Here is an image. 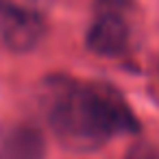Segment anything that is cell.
Returning <instances> with one entry per match:
<instances>
[{"label": "cell", "mask_w": 159, "mask_h": 159, "mask_svg": "<svg viewBox=\"0 0 159 159\" xmlns=\"http://www.w3.org/2000/svg\"><path fill=\"white\" fill-rule=\"evenodd\" d=\"M44 16L20 0H0V48L26 55L33 52L46 37Z\"/></svg>", "instance_id": "3957f363"}, {"label": "cell", "mask_w": 159, "mask_h": 159, "mask_svg": "<svg viewBox=\"0 0 159 159\" xmlns=\"http://www.w3.org/2000/svg\"><path fill=\"white\" fill-rule=\"evenodd\" d=\"M137 31H139L137 0H96L85 33V46L96 57L120 59L133 50Z\"/></svg>", "instance_id": "7a4b0ae2"}, {"label": "cell", "mask_w": 159, "mask_h": 159, "mask_svg": "<svg viewBox=\"0 0 159 159\" xmlns=\"http://www.w3.org/2000/svg\"><path fill=\"white\" fill-rule=\"evenodd\" d=\"M39 109L52 135L70 150L89 152L118 135L139 133L126 98L109 83L50 74L39 83Z\"/></svg>", "instance_id": "6da1fadb"}, {"label": "cell", "mask_w": 159, "mask_h": 159, "mask_svg": "<svg viewBox=\"0 0 159 159\" xmlns=\"http://www.w3.org/2000/svg\"><path fill=\"white\" fill-rule=\"evenodd\" d=\"M124 159H159V148L148 142H135L126 150Z\"/></svg>", "instance_id": "5b68a950"}, {"label": "cell", "mask_w": 159, "mask_h": 159, "mask_svg": "<svg viewBox=\"0 0 159 159\" xmlns=\"http://www.w3.org/2000/svg\"><path fill=\"white\" fill-rule=\"evenodd\" d=\"M0 159H46L42 131L26 122L0 124Z\"/></svg>", "instance_id": "277c9868"}, {"label": "cell", "mask_w": 159, "mask_h": 159, "mask_svg": "<svg viewBox=\"0 0 159 159\" xmlns=\"http://www.w3.org/2000/svg\"><path fill=\"white\" fill-rule=\"evenodd\" d=\"M20 2H24V0H20ZM29 2H31V0H26V5H29Z\"/></svg>", "instance_id": "8992f818"}]
</instances>
